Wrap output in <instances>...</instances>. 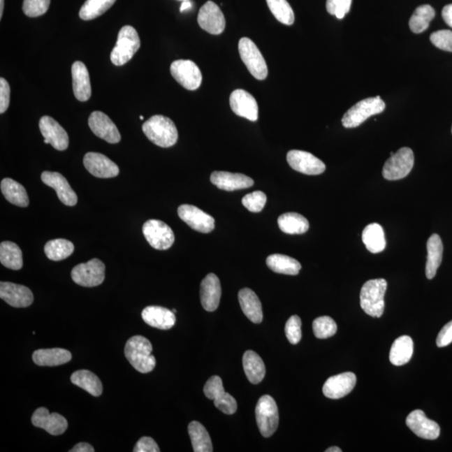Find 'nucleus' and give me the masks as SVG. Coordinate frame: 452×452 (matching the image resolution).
I'll return each mask as SVG.
<instances>
[{
    "instance_id": "f257e3e1",
    "label": "nucleus",
    "mask_w": 452,
    "mask_h": 452,
    "mask_svg": "<svg viewBox=\"0 0 452 452\" xmlns=\"http://www.w3.org/2000/svg\"><path fill=\"white\" fill-rule=\"evenodd\" d=\"M153 346L145 337L136 335L126 342L124 353L126 360L135 370L142 374L153 371L156 365V358L152 356Z\"/></svg>"
},
{
    "instance_id": "f03ea898",
    "label": "nucleus",
    "mask_w": 452,
    "mask_h": 452,
    "mask_svg": "<svg viewBox=\"0 0 452 452\" xmlns=\"http://www.w3.org/2000/svg\"><path fill=\"white\" fill-rule=\"evenodd\" d=\"M143 131L146 137L159 147H170L178 141L179 133L175 122L167 117H151L143 125Z\"/></svg>"
},
{
    "instance_id": "7ed1b4c3",
    "label": "nucleus",
    "mask_w": 452,
    "mask_h": 452,
    "mask_svg": "<svg viewBox=\"0 0 452 452\" xmlns=\"http://www.w3.org/2000/svg\"><path fill=\"white\" fill-rule=\"evenodd\" d=\"M387 282L384 279H373L363 284L360 291V306L365 314L380 318L384 311V295Z\"/></svg>"
},
{
    "instance_id": "20e7f679",
    "label": "nucleus",
    "mask_w": 452,
    "mask_h": 452,
    "mask_svg": "<svg viewBox=\"0 0 452 452\" xmlns=\"http://www.w3.org/2000/svg\"><path fill=\"white\" fill-rule=\"evenodd\" d=\"M141 41L138 34L133 27L126 25L118 33L115 48L111 53L113 65L121 66L128 63L140 48Z\"/></svg>"
},
{
    "instance_id": "39448f33",
    "label": "nucleus",
    "mask_w": 452,
    "mask_h": 452,
    "mask_svg": "<svg viewBox=\"0 0 452 452\" xmlns=\"http://www.w3.org/2000/svg\"><path fill=\"white\" fill-rule=\"evenodd\" d=\"M386 103L380 96L370 97L358 103L344 114L342 124L346 129H353L360 126L367 118L384 112Z\"/></svg>"
},
{
    "instance_id": "423d86ee",
    "label": "nucleus",
    "mask_w": 452,
    "mask_h": 452,
    "mask_svg": "<svg viewBox=\"0 0 452 452\" xmlns=\"http://www.w3.org/2000/svg\"><path fill=\"white\" fill-rule=\"evenodd\" d=\"M238 49L240 58L253 77L261 81L267 78V62L254 42L247 37H243L239 41Z\"/></svg>"
},
{
    "instance_id": "0eeeda50",
    "label": "nucleus",
    "mask_w": 452,
    "mask_h": 452,
    "mask_svg": "<svg viewBox=\"0 0 452 452\" xmlns=\"http://www.w3.org/2000/svg\"><path fill=\"white\" fill-rule=\"evenodd\" d=\"M256 418L260 432L264 437H272L279 425V412L272 396H261L256 407Z\"/></svg>"
},
{
    "instance_id": "6e6552de",
    "label": "nucleus",
    "mask_w": 452,
    "mask_h": 452,
    "mask_svg": "<svg viewBox=\"0 0 452 452\" xmlns=\"http://www.w3.org/2000/svg\"><path fill=\"white\" fill-rule=\"evenodd\" d=\"M415 157L413 151L409 147H402L384 163V178L388 180H399L407 177L412 170Z\"/></svg>"
},
{
    "instance_id": "1a4fd4ad",
    "label": "nucleus",
    "mask_w": 452,
    "mask_h": 452,
    "mask_svg": "<svg viewBox=\"0 0 452 452\" xmlns=\"http://www.w3.org/2000/svg\"><path fill=\"white\" fill-rule=\"evenodd\" d=\"M143 233L147 242L156 250H168L175 243V234L171 228L159 219H150L145 222Z\"/></svg>"
},
{
    "instance_id": "9d476101",
    "label": "nucleus",
    "mask_w": 452,
    "mask_h": 452,
    "mask_svg": "<svg viewBox=\"0 0 452 452\" xmlns=\"http://www.w3.org/2000/svg\"><path fill=\"white\" fill-rule=\"evenodd\" d=\"M105 265L99 259H92L87 263H82L73 269L71 278L78 285L94 287L105 280Z\"/></svg>"
},
{
    "instance_id": "9b49d317",
    "label": "nucleus",
    "mask_w": 452,
    "mask_h": 452,
    "mask_svg": "<svg viewBox=\"0 0 452 452\" xmlns=\"http://www.w3.org/2000/svg\"><path fill=\"white\" fill-rule=\"evenodd\" d=\"M207 398L214 400L215 407L226 415H233L238 409V402L233 396L225 392L221 377L212 376L204 387Z\"/></svg>"
},
{
    "instance_id": "f8f14e48",
    "label": "nucleus",
    "mask_w": 452,
    "mask_h": 452,
    "mask_svg": "<svg viewBox=\"0 0 452 452\" xmlns=\"http://www.w3.org/2000/svg\"><path fill=\"white\" fill-rule=\"evenodd\" d=\"M170 73L180 85L189 91H196L201 86L202 73L192 61L178 60L172 63Z\"/></svg>"
},
{
    "instance_id": "ddd939ff",
    "label": "nucleus",
    "mask_w": 452,
    "mask_h": 452,
    "mask_svg": "<svg viewBox=\"0 0 452 452\" xmlns=\"http://www.w3.org/2000/svg\"><path fill=\"white\" fill-rule=\"evenodd\" d=\"M286 160L291 168L304 175H319L326 170L323 161L305 151L291 150L287 153Z\"/></svg>"
},
{
    "instance_id": "4468645a",
    "label": "nucleus",
    "mask_w": 452,
    "mask_h": 452,
    "mask_svg": "<svg viewBox=\"0 0 452 452\" xmlns=\"http://www.w3.org/2000/svg\"><path fill=\"white\" fill-rule=\"evenodd\" d=\"M198 23L204 31L218 36L225 31L226 18L217 3L206 2L198 15Z\"/></svg>"
},
{
    "instance_id": "2eb2a0df",
    "label": "nucleus",
    "mask_w": 452,
    "mask_h": 452,
    "mask_svg": "<svg viewBox=\"0 0 452 452\" xmlns=\"http://www.w3.org/2000/svg\"><path fill=\"white\" fill-rule=\"evenodd\" d=\"M178 214L182 221L201 233H210L214 229V219L196 206L182 205L179 207Z\"/></svg>"
},
{
    "instance_id": "dca6fc26",
    "label": "nucleus",
    "mask_w": 452,
    "mask_h": 452,
    "mask_svg": "<svg viewBox=\"0 0 452 452\" xmlns=\"http://www.w3.org/2000/svg\"><path fill=\"white\" fill-rule=\"evenodd\" d=\"M84 166L93 176L100 179L114 178L119 175V168L111 159L99 153H87L84 156Z\"/></svg>"
},
{
    "instance_id": "f3484780",
    "label": "nucleus",
    "mask_w": 452,
    "mask_h": 452,
    "mask_svg": "<svg viewBox=\"0 0 452 452\" xmlns=\"http://www.w3.org/2000/svg\"><path fill=\"white\" fill-rule=\"evenodd\" d=\"M32 424L36 428L44 429L52 436H60L68 428L66 418L58 413H50L48 409H37L31 418Z\"/></svg>"
},
{
    "instance_id": "a211bd4d",
    "label": "nucleus",
    "mask_w": 452,
    "mask_h": 452,
    "mask_svg": "<svg viewBox=\"0 0 452 452\" xmlns=\"http://www.w3.org/2000/svg\"><path fill=\"white\" fill-rule=\"evenodd\" d=\"M230 105L236 115L251 122L258 119V104L250 93L242 89L235 90L230 97Z\"/></svg>"
},
{
    "instance_id": "6ab92c4d",
    "label": "nucleus",
    "mask_w": 452,
    "mask_h": 452,
    "mask_svg": "<svg viewBox=\"0 0 452 452\" xmlns=\"http://www.w3.org/2000/svg\"><path fill=\"white\" fill-rule=\"evenodd\" d=\"M407 425L417 437L425 440H436L440 436V426L436 421L428 419L424 411L421 409H416L409 414Z\"/></svg>"
},
{
    "instance_id": "aec40b11",
    "label": "nucleus",
    "mask_w": 452,
    "mask_h": 452,
    "mask_svg": "<svg viewBox=\"0 0 452 452\" xmlns=\"http://www.w3.org/2000/svg\"><path fill=\"white\" fill-rule=\"evenodd\" d=\"M88 124L93 133L103 140L112 145L121 141V134L117 126L105 113L100 111L93 112L88 120Z\"/></svg>"
},
{
    "instance_id": "412c9836",
    "label": "nucleus",
    "mask_w": 452,
    "mask_h": 452,
    "mask_svg": "<svg viewBox=\"0 0 452 452\" xmlns=\"http://www.w3.org/2000/svg\"><path fill=\"white\" fill-rule=\"evenodd\" d=\"M41 180L45 184L56 190L59 200L63 204L67 206H74L78 204L77 194L60 173L45 171L42 173Z\"/></svg>"
},
{
    "instance_id": "4be33fe9",
    "label": "nucleus",
    "mask_w": 452,
    "mask_h": 452,
    "mask_svg": "<svg viewBox=\"0 0 452 452\" xmlns=\"http://www.w3.org/2000/svg\"><path fill=\"white\" fill-rule=\"evenodd\" d=\"M0 298L11 307L20 308L31 306L34 296L27 286L15 283L1 282L0 283Z\"/></svg>"
},
{
    "instance_id": "5701e85b",
    "label": "nucleus",
    "mask_w": 452,
    "mask_h": 452,
    "mask_svg": "<svg viewBox=\"0 0 452 452\" xmlns=\"http://www.w3.org/2000/svg\"><path fill=\"white\" fill-rule=\"evenodd\" d=\"M41 133L45 140L49 142L54 149L64 151L68 147L69 137L66 130L58 122L49 116L41 118L39 122Z\"/></svg>"
},
{
    "instance_id": "b1692460",
    "label": "nucleus",
    "mask_w": 452,
    "mask_h": 452,
    "mask_svg": "<svg viewBox=\"0 0 452 452\" xmlns=\"http://www.w3.org/2000/svg\"><path fill=\"white\" fill-rule=\"evenodd\" d=\"M356 380V375L351 372L332 376L324 384L323 394L329 399L343 398L353 390Z\"/></svg>"
},
{
    "instance_id": "393cba45",
    "label": "nucleus",
    "mask_w": 452,
    "mask_h": 452,
    "mask_svg": "<svg viewBox=\"0 0 452 452\" xmlns=\"http://www.w3.org/2000/svg\"><path fill=\"white\" fill-rule=\"evenodd\" d=\"M221 286L217 275H207L201 284V300L204 309L214 312L217 309L221 301Z\"/></svg>"
},
{
    "instance_id": "a878e982",
    "label": "nucleus",
    "mask_w": 452,
    "mask_h": 452,
    "mask_svg": "<svg viewBox=\"0 0 452 452\" xmlns=\"http://www.w3.org/2000/svg\"><path fill=\"white\" fill-rule=\"evenodd\" d=\"M211 183L226 191L248 189L254 184L250 177L242 174H233L226 171H214L210 176Z\"/></svg>"
},
{
    "instance_id": "bb28decb",
    "label": "nucleus",
    "mask_w": 452,
    "mask_h": 452,
    "mask_svg": "<svg viewBox=\"0 0 452 452\" xmlns=\"http://www.w3.org/2000/svg\"><path fill=\"white\" fill-rule=\"evenodd\" d=\"M142 318L150 326L162 329V330L172 328L176 322L174 312L159 306L145 307L142 312Z\"/></svg>"
},
{
    "instance_id": "cd10ccee",
    "label": "nucleus",
    "mask_w": 452,
    "mask_h": 452,
    "mask_svg": "<svg viewBox=\"0 0 452 452\" xmlns=\"http://www.w3.org/2000/svg\"><path fill=\"white\" fill-rule=\"evenodd\" d=\"M73 87L75 99L87 101L92 96L90 75L87 66L82 61H75L71 67Z\"/></svg>"
},
{
    "instance_id": "c85d7f7f",
    "label": "nucleus",
    "mask_w": 452,
    "mask_h": 452,
    "mask_svg": "<svg viewBox=\"0 0 452 452\" xmlns=\"http://www.w3.org/2000/svg\"><path fill=\"white\" fill-rule=\"evenodd\" d=\"M239 302L244 314L254 323H261L263 319V307L257 295L250 289L239 291Z\"/></svg>"
},
{
    "instance_id": "c756f323",
    "label": "nucleus",
    "mask_w": 452,
    "mask_h": 452,
    "mask_svg": "<svg viewBox=\"0 0 452 452\" xmlns=\"http://www.w3.org/2000/svg\"><path fill=\"white\" fill-rule=\"evenodd\" d=\"M32 358L37 365L54 367L70 362L73 356L68 350L54 348L38 349L34 352Z\"/></svg>"
},
{
    "instance_id": "7c9ffc66",
    "label": "nucleus",
    "mask_w": 452,
    "mask_h": 452,
    "mask_svg": "<svg viewBox=\"0 0 452 452\" xmlns=\"http://www.w3.org/2000/svg\"><path fill=\"white\" fill-rule=\"evenodd\" d=\"M443 256L442 240L437 234H434L428 242V261L425 265V275L428 279L436 277L437 270L440 267Z\"/></svg>"
},
{
    "instance_id": "2f4dec72",
    "label": "nucleus",
    "mask_w": 452,
    "mask_h": 452,
    "mask_svg": "<svg viewBox=\"0 0 452 452\" xmlns=\"http://www.w3.org/2000/svg\"><path fill=\"white\" fill-rule=\"evenodd\" d=\"M243 367L245 374L251 384H257L263 381L265 375V367L263 358L251 350L244 353Z\"/></svg>"
},
{
    "instance_id": "473e14b6",
    "label": "nucleus",
    "mask_w": 452,
    "mask_h": 452,
    "mask_svg": "<svg viewBox=\"0 0 452 452\" xmlns=\"http://www.w3.org/2000/svg\"><path fill=\"white\" fill-rule=\"evenodd\" d=\"M362 240L367 250L371 253L382 252L386 247V235L381 226L377 223L370 224L363 231Z\"/></svg>"
},
{
    "instance_id": "72a5a7b5",
    "label": "nucleus",
    "mask_w": 452,
    "mask_h": 452,
    "mask_svg": "<svg viewBox=\"0 0 452 452\" xmlns=\"http://www.w3.org/2000/svg\"><path fill=\"white\" fill-rule=\"evenodd\" d=\"M414 343L411 337L404 335L398 337L392 344L390 360L395 366H401L411 360Z\"/></svg>"
},
{
    "instance_id": "f704fd0d",
    "label": "nucleus",
    "mask_w": 452,
    "mask_h": 452,
    "mask_svg": "<svg viewBox=\"0 0 452 452\" xmlns=\"http://www.w3.org/2000/svg\"><path fill=\"white\" fill-rule=\"evenodd\" d=\"M1 191L4 198L11 204L19 207H27L29 204L27 189L14 180L6 178L1 181Z\"/></svg>"
},
{
    "instance_id": "c9c22d12",
    "label": "nucleus",
    "mask_w": 452,
    "mask_h": 452,
    "mask_svg": "<svg viewBox=\"0 0 452 452\" xmlns=\"http://www.w3.org/2000/svg\"><path fill=\"white\" fill-rule=\"evenodd\" d=\"M71 381L93 396L99 397L103 393V387L100 379L89 370L74 372L71 376Z\"/></svg>"
},
{
    "instance_id": "e433bc0d",
    "label": "nucleus",
    "mask_w": 452,
    "mask_h": 452,
    "mask_svg": "<svg viewBox=\"0 0 452 452\" xmlns=\"http://www.w3.org/2000/svg\"><path fill=\"white\" fill-rule=\"evenodd\" d=\"M279 228L289 235H301L309 229V223L302 214L294 212L285 213L277 219Z\"/></svg>"
},
{
    "instance_id": "4c0bfd02",
    "label": "nucleus",
    "mask_w": 452,
    "mask_h": 452,
    "mask_svg": "<svg viewBox=\"0 0 452 452\" xmlns=\"http://www.w3.org/2000/svg\"><path fill=\"white\" fill-rule=\"evenodd\" d=\"M190 440H191L194 451H213L212 442L205 426L198 421L190 422L188 428Z\"/></svg>"
},
{
    "instance_id": "58836bf2",
    "label": "nucleus",
    "mask_w": 452,
    "mask_h": 452,
    "mask_svg": "<svg viewBox=\"0 0 452 452\" xmlns=\"http://www.w3.org/2000/svg\"><path fill=\"white\" fill-rule=\"evenodd\" d=\"M267 265L274 272L291 275V276H296L302 269L299 261L293 257L282 254L269 256L267 259Z\"/></svg>"
},
{
    "instance_id": "ea45409f",
    "label": "nucleus",
    "mask_w": 452,
    "mask_h": 452,
    "mask_svg": "<svg viewBox=\"0 0 452 452\" xmlns=\"http://www.w3.org/2000/svg\"><path fill=\"white\" fill-rule=\"evenodd\" d=\"M0 261L3 267L20 270L23 267L22 251L14 242H3L0 245Z\"/></svg>"
},
{
    "instance_id": "a19ab883",
    "label": "nucleus",
    "mask_w": 452,
    "mask_h": 452,
    "mask_svg": "<svg viewBox=\"0 0 452 452\" xmlns=\"http://www.w3.org/2000/svg\"><path fill=\"white\" fill-rule=\"evenodd\" d=\"M75 247L73 242L66 239L50 240L45 246V253L50 260L60 261L68 258L73 254Z\"/></svg>"
},
{
    "instance_id": "79ce46f5",
    "label": "nucleus",
    "mask_w": 452,
    "mask_h": 452,
    "mask_svg": "<svg viewBox=\"0 0 452 452\" xmlns=\"http://www.w3.org/2000/svg\"><path fill=\"white\" fill-rule=\"evenodd\" d=\"M436 15L434 8L429 4L419 6L409 20V25L411 31L416 34L424 32L429 28L430 22Z\"/></svg>"
},
{
    "instance_id": "37998d69",
    "label": "nucleus",
    "mask_w": 452,
    "mask_h": 452,
    "mask_svg": "<svg viewBox=\"0 0 452 452\" xmlns=\"http://www.w3.org/2000/svg\"><path fill=\"white\" fill-rule=\"evenodd\" d=\"M117 0H87L80 10L79 16L83 20H92L103 15Z\"/></svg>"
},
{
    "instance_id": "c03bdc74",
    "label": "nucleus",
    "mask_w": 452,
    "mask_h": 452,
    "mask_svg": "<svg viewBox=\"0 0 452 452\" xmlns=\"http://www.w3.org/2000/svg\"><path fill=\"white\" fill-rule=\"evenodd\" d=\"M267 3L270 10L279 22L286 25L294 23V12L286 0H267Z\"/></svg>"
},
{
    "instance_id": "a18cd8bd",
    "label": "nucleus",
    "mask_w": 452,
    "mask_h": 452,
    "mask_svg": "<svg viewBox=\"0 0 452 452\" xmlns=\"http://www.w3.org/2000/svg\"><path fill=\"white\" fill-rule=\"evenodd\" d=\"M314 335L320 340L328 339L337 333V324L330 316H323L316 319L312 323Z\"/></svg>"
},
{
    "instance_id": "49530a36",
    "label": "nucleus",
    "mask_w": 452,
    "mask_h": 452,
    "mask_svg": "<svg viewBox=\"0 0 452 452\" xmlns=\"http://www.w3.org/2000/svg\"><path fill=\"white\" fill-rule=\"evenodd\" d=\"M267 203V196L263 191H255L247 194L242 198V205L253 213L261 212Z\"/></svg>"
},
{
    "instance_id": "de8ad7c7",
    "label": "nucleus",
    "mask_w": 452,
    "mask_h": 452,
    "mask_svg": "<svg viewBox=\"0 0 452 452\" xmlns=\"http://www.w3.org/2000/svg\"><path fill=\"white\" fill-rule=\"evenodd\" d=\"M50 4V0H24L23 11L25 15L35 18L45 15Z\"/></svg>"
},
{
    "instance_id": "09e8293b",
    "label": "nucleus",
    "mask_w": 452,
    "mask_h": 452,
    "mask_svg": "<svg viewBox=\"0 0 452 452\" xmlns=\"http://www.w3.org/2000/svg\"><path fill=\"white\" fill-rule=\"evenodd\" d=\"M302 321L297 315L291 316L287 320L285 333L287 340L291 344H298L302 339Z\"/></svg>"
},
{
    "instance_id": "8fccbe9b",
    "label": "nucleus",
    "mask_w": 452,
    "mask_h": 452,
    "mask_svg": "<svg viewBox=\"0 0 452 452\" xmlns=\"http://www.w3.org/2000/svg\"><path fill=\"white\" fill-rule=\"evenodd\" d=\"M430 40L432 41V43L436 46V48L442 50H446V52H452L451 31H449V29H442V31L434 32L430 35Z\"/></svg>"
},
{
    "instance_id": "3c124183",
    "label": "nucleus",
    "mask_w": 452,
    "mask_h": 452,
    "mask_svg": "<svg viewBox=\"0 0 452 452\" xmlns=\"http://www.w3.org/2000/svg\"><path fill=\"white\" fill-rule=\"evenodd\" d=\"M352 0H327V11L337 19L342 20L349 12Z\"/></svg>"
},
{
    "instance_id": "603ef678",
    "label": "nucleus",
    "mask_w": 452,
    "mask_h": 452,
    "mask_svg": "<svg viewBox=\"0 0 452 452\" xmlns=\"http://www.w3.org/2000/svg\"><path fill=\"white\" fill-rule=\"evenodd\" d=\"M10 101V87L6 79L0 78V113L7 111Z\"/></svg>"
},
{
    "instance_id": "864d4df0",
    "label": "nucleus",
    "mask_w": 452,
    "mask_h": 452,
    "mask_svg": "<svg viewBox=\"0 0 452 452\" xmlns=\"http://www.w3.org/2000/svg\"><path fill=\"white\" fill-rule=\"evenodd\" d=\"M134 452H159V447L153 438L143 437L135 446Z\"/></svg>"
},
{
    "instance_id": "5fc2aeb1",
    "label": "nucleus",
    "mask_w": 452,
    "mask_h": 452,
    "mask_svg": "<svg viewBox=\"0 0 452 452\" xmlns=\"http://www.w3.org/2000/svg\"><path fill=\"white\" fill-rule=\"evenodd\" d=\"M452 343V321L449 323L446 324L444 327L442 329L441 332L439 333L437 344L439 348L446 347L447 345H449Z\"/></svg>"
},
{
    "instance_id": "6e6d98bb",
    "label": "nucleus",
    "mask_w": 452,
    "mask_h": 452,
    "mask_svg": "<svg viewBox=\"0 0 452 452\" xmlns=\"http://www.w3.org/2000/svg\"><path fill=\"white\" fill-rule=\"evenodd\" d=\"M442 18L447 25L452 28V3L443 8Z\"/></svg>"
},
{
    "instance_id": "4d7b16f0",
    "label": "nucleus",
    "mask_w": 452,
    "mask_h": 452,
    "mask_svg": "<svg viewBox=\"0 0 452 452\" xmlns=\"http://www.w3.org/2000/svg\"><path fill=\"white\" fill-rule=\"evenodd\" d=\"M95 450L93 449V446L87 442L78 443V445H75L70 452H94Z\"/></svg>"
},
{
    "instance_id": "13d9d810",
    "label": "nucleus",
    "mask_w": 452,
    "mask_h": 452,
    "mask_svg": "<svg viewBox=\"0 0 452 452\" xmlns=\"http://www.w3.org/2000/svg\"><path fill=\"white\" fill-rule=\"evenodd\" d=\"M192 8H193V2L190 1V0H186V1H183L181 3L180 12L181 13L187 12L189 10H191Z\"/></svg>"
},
{
    "instance_id": "bf43d9fd",
    "label": "nucleus",
    "mask_w": 452,
    "mask_h": 452,
    "mask_svg": "<svg viewBox=\"0 0 452 452\" xmlns=\"http://www.w3.org/2000/svg\"><path fill=\"white\" fill-rule=\"evenodd\" d=\"M325 451H326V452H342V450L340 449V447L333 446V447H329V449H327Z\"/></svg>"
},
{
    "instance_id": "052dcab7",
    "label": "nucleus",
    "mask_w": 452,
    "mask_h": 452,
    "mask_svg": "<svg viewBox=\"0 0 452 452\" xmlns=\"http://www.w3.org/2000/svg\"><path fill=\"white\" fill-rule=\"evenodd\" d=\"M4 7V0H0V19H2Z\"/></svg>"
},
{
    "instance_id": "680f3d73",
    "label": "nucleus",
    "mask_w": 452,
    "mask_h": 452,
    "mask_svg": "<svg viewBox=\"0 0 452 452\" xmlns=\"http://www.w3.org/2000/svg\"><path fill=\"white\" fill-rule=\"evenodd\" d=\"M140 120H143V117L140 116Z\"/></svg>"
},
{
    "instance_id": "e2e57ef3",
    "label": "nucleus",
    "mask_w": 452,
    "mask_h": 452,
    "mask_svg": "<svg viewBox=\"0 0 452 452\" xmlns=\"http://www.w3.org/2000/svg\"><path fill=\"white\" fill-rule=\"evenodd\" d=\"M179 1L183 2V1H186V0H179Z\"/></svg>"
},
{
    "instance_id": "0e129e2a",
    "label": "nucleus",
    "mask_w": 452,
    "mask_h": 452,
    "mask_svg": "<svg viewBox=\"0 0 452 452\" xmlns=\"http://www.w3.org/2000/svg\"><path fill=\"white\" fill-rule=\"evenodd\" d=\"M173 312H175H175H176V310H175V309H173Z\"/></svg>"
},
{
    "instance_id": "69168bd1",
    "label": "nucleus",
    "mask_w": 452,
    "mask_h": 452,
    "mask_svg": "<svg viewBox=\"0 0 452 452\" xmlns=\"http://www.w3.org/2000/svg\"><path fill=\"white\" fill-rule=\"evenodd\" d=\"M451 132H452V129H451Z\"/></svg>"
}]
</instances>
